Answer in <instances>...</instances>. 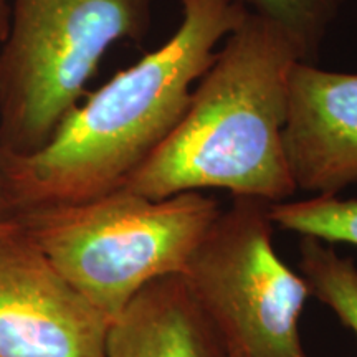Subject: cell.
<instances>
[{
	"instance_id": "obj_1",
	"label": "cell",
	"mask_w": 357,
	"mask_h": 357,
	"mask_svg": "<svg viewBox=\"0 0 357 357\" xmlns=\"http://www.w3.org/2000/svg\"><path fill=\"white\" fill-rule=\"evenodd\" d=\"M181 24L155 50L78 102L47 144L0 153L10 217L121 189L185 113L192 89L247 10L231 0H178Z\"/></svg>"
},
{
	"instance_id": "obj_2",
	"label": "cell",
	"mask_w": 357,
	"mask_h": 357,
	"mask_svg": "<svg viewBox=\"0 0 357 357\" xmlns=\"http://www.w3.org/2000/svg\"><path fill=\"white\" fill-rule=\"evenodd\" d=\"M300 61L287 33L247 12L217 48L176 128L121 189L147 199L207 189L266 204L293 197L283 132Z\"/></svg>"
},
{
	"instance_id": "obj_3",
	"label": "cell",
	"mask_w": 357,
	"mask_h": 357,
	"mask_svg": "<svg viewBox=\"0 0 357 357\" xmlns=\"http://www.w3.org/2000/svg\"><path fill=\"white\" fill-rule=\"evenodd\" d=\"M220 212L202 192L147 199L118 189L13 217L63 278L113 321L147 284L182 275Z\"/></svg>"
},
{
	"instance_id": "obj_4",
	"label": "cell",
	"mask_w": 357,
	"mask_h": 357,
	"mask_svg": "<svg viewBox=\"0 0 357 357\" xmlns=\"http://www.w3.org/2000/svg\"><path fill=\"white\" fill-rule=\"evenodd\" d=\"M154 0H12L0 48V153L30 154L86 95L114 43L141 42Z\"/></svg>"
},
{
	"instance_id": "obj_5",
	"label": "cell",
	"mask_w": 357,
	"mask_h": 357,
	"mask_svg": "<svg viewBox=\"0 0 357 357\" xmlns=\"http://www.w3.org/2000/svg\"><path fill=\"white\" fill-rule=\"evenodd\" d=\"M266 202L234 197L178 278L223 357H306L305 278L276 255Z\"/></svg>"
},
{
	"instance_id": "obj_6",
	"label": "cell",
	"mask_w": 357,
	"mask_h": 357,
	"mask_svg": "<svg viewBox=\"0 0 357 357\" xmlns=\"http://www.w3.org/2000/svg\"><path fill=\"white\" fill-rule=\"evenodd\" d=\"M109 323L20 223L0 238V357H106Z\"/></svg>"
},
{
	"instance_id": "obj_7",
	"label": "cell",
	"mask_w": 357,
	"mask_h": 357,
	"mask_svg": "<svg viewBox=\"0 0 357 357\" xmlns=\"http://www.w3.org/2000/svg\"><path fill=\"white\" fill-rule=\"evenodd\" d=\"M283 137L298 190L337 195L357 184V73L300 61Z\"/></svg>"
},
{
	"instance_id": "obj_8",
	"label": "cell",
	"mask_w": 357,
	"mask_h": 357,
	"mask_svg": "<svg viewBox=\"0 0 357 357\" xmlns=\"http://www.w3.org/2000/svg\"><path fill=\"white\" fill-rule=\"evenodd\" d=\"M218 349L178 276L147 284L109 323L106 357H215Z\"/></svg>"
},
{
	"instance_id": "obj_9",
	"label": "cell",
	"mask_w": 357,
	"mask_h": 357,
	"mask_svg": "<svg viewBox=\"0 0 357 357\" xmlns=\"http://www.w3.org/2000/svg\"><path fill=\"white\" fill-rule=\"evenodd\" d=\"M287 33L305 63H316L329 30L351 0H231Z\"/></svg>"
},
{
	"instance_id": "obj_10",
	"label": "cell",
	"mask_w": 357,
	"mask_h": 357,
	"mask_svg": "<svg viewBox=\"0 0 357 357\" xmlns=\"http://www.w3.org/2000/svg\"><path fill=\"white\" fill-rule=\"evenodd\" d=\"M273 225L307 238L357 247V199L316 195L268 205Z\"/></svg>"
},
{
	"instance_id": "obj_11",
	"label": "cell",
	"mask_w": 357,
	"mask_h": 357,
	"mask_svg": "<svg viewBox=\"0 0 357 357\" xmlns=\"http://www.w3.org/2000/svg\"><path fill=\"white\" fill-rule=\"evenodd\" d=\"M303 278L312 296L331 310L357 337V266L323 242L303 236Z\"/></svg>"
},
{
	"instance_id": "obj_12",
	"label": "cell",
	"mask_w": 357,
	"mask_h": 357,
	"mask_svg": "<svg viewBox=\"0 0 357 357\" xmlns=\"http://www.w3.org/2000/svg\"><path fill=\"white\" fill-rule=\"evenodd\" d=\"M10 22V0H0V42H3Z\"/></svg>"
},
{
	"instance_id": "obj_13",
	"label": "cell",
	"mask_w": 357,
	"mask_h": 357,
	"mask_svg": "<svg viewBox=\"0 0 357 357\" xmlns=\"http://www.w3.org/2000/svg\"><path fill=\"white\" fill-rule=\"evenodd\" d=\"M17 229H19V222H17L15 217L0 220V238L8 234H12V231H15Z\"/></svg>"
},
{
	"instance_id": "obj_14",
	"label": "cell",
	"mask_w": 357,
	"mask_h": 357,
	"mask_svg": "<svg viewBox=\"0 0 357 357\" xmlns=\"http://www.w3.org/2000/svg\"><path fill=\"white\" fill-rule=\"evenodd\" d=\"M6 218H10V213H8L6 199H3L2 184H0V220H6Z\"/></svg>"
},
{
	"instance_id": "obj_15",
	"label": "cell",
	"mask_w": 357,
	"mask_h": 357,
	"mask_svg": "<svg viewBox=\"0 0 357 357\" xmlns=\"http://www.w3.org/2000/svg\"><path fill=\"white\" fill-rule=\"evenodd\" d=\"M215 357H223V356H222V354H217V356H215Z\"/></svg>"
}]
</instances>
